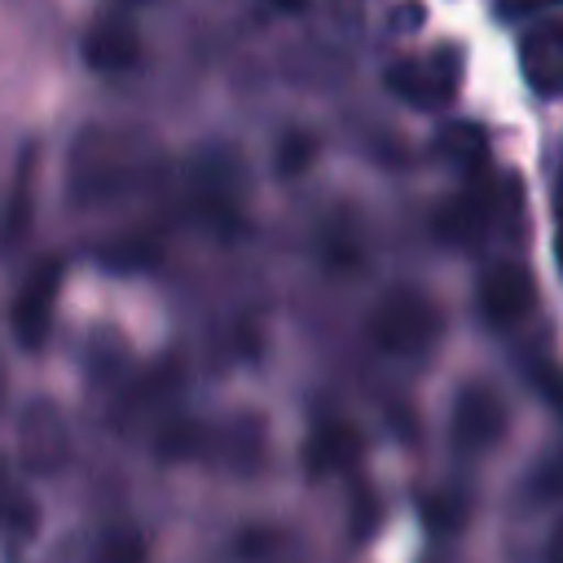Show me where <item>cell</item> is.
Masks as SVG:
<instances>
[{
  "label": "cell",
  "mask_w": 563,
  "mask_h": 563,
  "mask_svg": "<svg viewBox=\"0 0 563 563\" xmlns=\"http://www.w3.org/2000/svg\"><path fill=\"white\" fill-rule=\"evenodd\" d=\"M493 229H506L510 238L523 233V194L515 176L484 180V172H475L462 194L440 202L435 238H444L449 246H479Z\"/></svg>",
  "instance_id": "1"
},
{
  "label": "cell",
  "mask_w": 563,
  "mask_h": 563,
  "mask_svg": "<svg viewBox=\"0 0 563 563\" xmlns=\"http://www.w3.org/2000/svg\"><path fill=\"white\" fill-rule=\"evenodd\" d=\"M435 339H440V308L413 286L387 290L369 312V343L387 356H422Z\"/></svg>",
  "instance_id": "2"
},
{
  "label": "cell",
  "mask_w": 563,
  "mask_h": 563,
  "mask_svg": "<svg viewBox=\"0 0 563 563\" xmlns=\"http://www.w3.org/2000/svg\"><path fill=\"white\" fill-rule=\"evenodd\" d=\"M383 84L391 97H400L413 110H444L462 84V48L435 44L422 57H400L383 70Z\"/></svg>",
  "instance_id": "3"
},
{
  "label": "cell",
  "mask_w": 563,
  "mask_h": 563,
  "mask_svg": "<svg viewBox=\"0 0 563 563\" xmlns=\"http://www.w3.org/2000/svg\"><path fill=\"white\" fill-rule=\"evenodd\" d=\"M506 435V400L488 383H466L453 400V444L462 453H484Z\"/></svg>",
  "instance_id": "4"
},
{
  "label": "cell",
  "mask_w": 563,
  "mask_h": 563,
  "mask_svg": "<svg viewBox=\"0 0 563 563\" xmlns=\"http://www.w3.org/2000/svg\"><path fill=\"white\" fill-rule=\"evenodd\" d=\"M479 317L488 325H515L532 303H537V277L506 260V264H493L484 277H479Z\"/></svg>",
  "instance_id": "5"
},
{
  "label": "cell",
  "mask_w": 563,
  "mask_h": 563,
  "mask_svg": "<svg viewBox=\"0 0 563 563\" xmlns=\"http://www.w3.org/2000/svg\"><path fill=\"white\" fill-rule=\"evenodd\" d=\"M57 286H62V260H40L31 268V277L22 282L18 299H13V334L22 347H40L44 334H48V321H53V299H57Z\"/></svg>",
  "instance_id": "6"
},
{
  "label": "cell",
  "mask_w": 563,
  "mask_h": 563,
  "mask_svg": "<svg viewBox=\"0 0 563 563\" xmlns=\"http://www.w3.org/2000/svg\"><path fill=\"white\" fill-rule=\"evenodd\" d=\"M519 66L532 92L559 97L563 92V22H541L519 44Z\"/></svg>",
  "instance_id": "7"
},
{
  "label": "cell",
  "mask_w": 563,
  "mask_h": 563,
  "mask_svg": "<svg viewBox=\"0 0 563 563\" xmlns=\"http://www.w3.org/2000/svg\"><path fill=\"white\" fill-rule=\"evenodd\" d=\"M361 449H365V440H361V431H356L352 422L325 418V422L308 435L303 466H308V475H343V471H352V466L361 462Z\"/></svg>",
  "instance_id": "8"
},
{
  "label": "cell",
  "mask_w": 563,
  "mask_h": 563,
  "mask_svg": "<svg viewBox=\"0 0 563 563\" xmlns=\"http://www.w3.org/2000/svg\"><path fill=\"white\" fill-rule=\"evenodd\" d=\"M141 57V40L123 18H101L84 40V62L92 70H128Z\"/></svg>",
  "instance_id": "9"
},
{
  "label": "cell",
  "mask_w": 563,
  "mask_h": 563,
  "mask_svg": "<svg viewBox=\"0 0 563 563\" xmlns=\"http://www.w3.org/2000/svg\"><path fill=\"white\" fill-rule=\"evenodd\" d=\"M435 154L449 167H457L462 176H475L488 163V141H484V132L475 123H444L435 132Z\"/></svg>",
  "instance_id": "10"
},
{
  "label": "cell",
  "mask_w": 563,
  "mask_h": 563,
  "mask_svg": "<svg viewBox=\"0 0 563 563\" xmlns=\"http://www.w3.org/2000/svg\"><path fill=\"white\" fill-rule=\"evenodd\" d=\"M418 510L431 532H462V523L471 515V497H466V488H431V493H422Z\"/></svg>",
  "instance_id": "11"
},
{
  "label": "cell",
  "mask_w": 563,
  "mask_h": 563,
  "mask_svg": "<svg viewBox=\"0 0 563 563\" xmlns=\"http://www.w3.org/2000/svg\"><path fill=\"white\" fill-rule=\"evenodd\" d=\"M290 550H295L290 532H282V528H273V523H255V528H246V532L238 537L242 563H286Z\"/></svg>",
  "instance_id": "12"
},
{
  "label": "cell",
  "mask_w": 563,
  "mask_h": 563,
  "mask_svg": "<svg viewBox=\"0 0 563 563\" xmlns=\"http://www.w3.org/2000/svg\"><path fill=\"white\" fill-rule=\"evenodd\" d=\"M97 563H145V537L136 528H110L97 545Z\"/></svg>",
  "instance_id": "13"
},
{
  "label": "cell",
  "mask_w": 563,
  "mask_h": 563,
  "mask_svg": "<svg viewBox=\"0 0 563 563\" xmlns=\"http://www.w3.org/2000/svg\"><path fill=\"white\" fill-rule=\"evenodd\" d=\"M308 158H312V141H308V136H299V132H290V136L282 141V150H277V167H282L286 176L303 172V167H308Z\"/></svg>",
  "instance_id": "14"
},
{
  "label": "cell",
  "mask_w": 563,
  "mask_h": 563,
  "mask_svg": "<svg viewBox=\"0 0 563 563\" xmlns=\"http://www.w3.org/2000/svg\"><path fill=\"white\" fill-rule=\"evenodd\" d=\"M528 484H532L537 497H559V493H563V453H550V457L541 462V471H537Z\"/></svg>",
  "instance_id": "15"
},
{
  "label": "cell",
  "mask_w": 563,
  "mask_h": 563,
  "mask_svg": "<svg viewBox=\"0 0 563 563\" xmlns=\"http://www.w3.org/2000/svg\"><path fill=\"white\" fill-rule=\"evenodd\" d=\"M554 4H563V0H497V18H532Z\"/></svg>",
  "instance_id": "16"
},
{
  "label": "cell",
  "mask_w": 563,
  "mask_h": 563,
  "mask_svg": "<svg viewBox=\"0 0 563 563\" xmlns=\"http://www.w3.org/2000/svg\"><path fill=\"white\" fill-rule=\"evenodd\" d=\"M545 563H563V523L554 528V537H550V550H545Z\"/></svg>",
  "instance_id": "17"
},
{
  "label": "cell",
  "mask_w": 563,
  "mask_h": 563,
  "mask_svg": "<svg viewBox=\"0 0 563 563\" xmlns=\"http://www.w3.org/2000/svg\"><path fill=\"white\" fill-rule=\"evenodd\" d=\"M554 260H559V273H563V229H559V238H554Z\"/></svg>",
  "instance_id": "18"
},
{
  "label": "cell",
  "mask_w": 563,
  "mask_h": 563,
  "mask_svg": "<svg viewBox=\"0 0 563 563\" xmlns=\"http://www.w3.org/2000/svg\"><path fill=\"white\" fill-rule=\"evenodd\" d=\"M277 4H286V9H303V0H277Z\"/></svg>",
  "instance_id": "19"
}]
</instances>
